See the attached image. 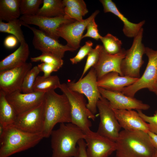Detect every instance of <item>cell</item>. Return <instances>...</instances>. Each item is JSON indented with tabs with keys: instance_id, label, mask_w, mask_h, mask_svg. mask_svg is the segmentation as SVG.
<instances>
[{
	"instance_id": "1",
	"label": "cell",
	"mask_w": 157,
	"mask_h": 157,
	"mask_svg": "<svg viewBox=\"0 0 157 157\" xmlns=\"http://www.w3.org/2000/svg\"><path fill=\"white\" fill-rule=\"evenodd\" d=\"M44 101V123L42 134L44 138H47L56 124L71 123V106L66 95L58 94L54 90L45 93Z\"/></svg>"
},
{
	"instance_id": "2",
	"label": "cell",
	"mask_w": 157,
	"mask_h": 157,
	"mask_svg": "<svg viewBox=\"0 0 157 157\" xmlns=\"http://www.w3.org/2000/svg\"><path fill=\"white\" fill-rule=\"evenodd\" d=\"M85 135L81 129L71 123L60 124L51 134V157H78L76 145Z\"/></svg>"
},
{
	"instance_id": "3",
	"label": "cell",
	"mask_w": 157,
	"mask_h": 157,
	"mask_svg": "<svg viewBox=\"0 0 157 157\" xmlns=\"http://www.w3.org/2000/svg\"><path fill=\"white\" fill-rule=\"evenodd\" d=\"M115 142L117 157H152L156 149L147 132L142 131L123 130Z\"/></svg>"
},
{
	"instance_id": "4",
	"label": "cell",
	"mask_w": 157,
	"mask_h": 157,
	"mask_svg": "<svg viewBox=\"0 0 157 157\" xmlns=\"http://www.w3.org/2000/svg\"><path fill=\"white\" fill-rule=\"evenodd\" d=\"M44 138L41 133H28L13 126L4 127L0 136V157H8L32 148Z\"/></svg>"
},
{
	"instance_id": "5",
	"label": "cell",
	"mask_w": 157,
	"mask_h": 157,
	"mask_svg": "<svg viewBox=\"0 0 157 157\" xmlns=\"http://www.w3.org/2000/svg\"><path fill=\"white\" fill-rule=\"evenodd\" d=\"M69 102L71 110V123L81 129L85 133L91 130L92 123L90 119L94 121V115L87 108L84 95L72 90L66 83L61 84L59 88Z\"/></svg>"
},
{
	"instance_id": "6",
	"label": "cell",
	"mask_w": 157,
	"mask_h": 157,
	"mask_svg": "<svg viewBox=\"0 0 157 157\" xmlns=\"http://www.w3.org/2000/svg\"><path fill=\"white\" fill-rule=\"evenodd\" d=\"M143 33L142 28L134 38L130 48L126 51L121 65L123 76L137 78L140 77V69L144 63L142 57L145 50L142 42Z\"/></svg>"
},
{
	"instance_id": "7",
	"label": "cell",
	"mask_w": 157,
	"mask_h": 157,
	"mask_svg": "<svg viewBox=\"0 0 157 157\" xmlns=\"http://www.w3.org/2000/svg\"><path fill=\"white\" fill-rule=\"evenodd\" d=\"M66 84L72 90L86 96L88 100L87 107L94 115L97 111V102L101 96L97 85V78L94 69L92 67L85 76L77 81H68Z\"/></svg>"
},
{
	"instance_id": "8",
	"label": "cell",
	"mask_w": 157,
	"mask_h": 157,
	"mask_svg": "<svg viewBox=\"0 0 157 157\" xmlns=\"http://www.w3.org/2000/svg\"><path fill=\"white\" fill-rule=\"evenodd\" d=\"M145 54L148 58L146 69L136 82L122 90L121 92L126 95L134 97L141 89L147 88L150 90L157 81V50L145 47Z\"/></svg>"
},
{
	"instance_id": "9",
	"label": "cell",
	"mask_w": 157,
	"mask_h": 157,
	"mask_svg": "<svg viewBox=\"0 0 157 157\" xmlns=\"http://www.w3.org/2000/svg\"><path fill=\"white\" fill-rule=\"evenodd\" d=\"M97 107L100 122L97 132L115 142L121 128L109 102L102 96L98 101Z\"/></svg>"
},
{
	"instance_id": "10",
	"label": "cell",
	"mask_w": 157,
	"mask_h": 157,
	"mask_svg": "<svg viewBox=\"0 0 157 157\" xmlns=\"http://www.w3.org/2000/svg\"><path fill=\"white\" fill-rule=\"evenodd\" d=\"M44 123V101L38 106L17 115L12 126L28 133L42 134Z\"/></svg>"
},
{
	"instance_id": "11",
	"label": "cell",
	"mask_w": 157,
	"mask_h": 157,
	"mask_svg": "<svg viewBox=\"0 0 157 157\" xmlns=\"http://www.w3.org/2000/svg\"><path fill=\"white\" fill-rule=\"evenodd\" d=\"M99 11L96 10L89 17L81 21L63 24L57 30L58 36L65 39L67 45L75 51L80 47L83 33L90 22L95 18Z\"/></svg>"
},
{
	"instance_id": "12",
	"label": "cell",
	"mask_w": 157,
	"mask_h": 157,
	"mask_svg": "<svg viewBox=\"0 0 157 157\" xmlns=\"http://www.w3.org/2000/svg\"><path fill=\"white\" fill-rule=\"evenodd\" d=\"M23 26L32 31L33 34V45L35 49L42 53H50L62 59L66 51H75L67 44L63 45L60 44L58 40L49 36L40 29L24 23Z\"/></svg>"
},
{
	"instance_id": "13",
	"label": "cell",
	"mask_w": 157,
	"mask_h": 157,
	"mask_svg": "<svg viewBox=\"0 0 157 157\" xmlns=\"http://www.w3.org/2000/svg\"><path fill=\"white\" fill-rule=\"evenodd\" d=\"M84 140L88 157H108L116 149L115 142L90 130Z\"/></svg>"
},
{
	"instance_id": "14",
	"label": "cell",
	"mask_w": 157,
	"mask_h": 157,
	"mask_svg": "<svg viewBox=\"0 0 157 157\" xmlns=\"http://www.w3.org/2000/svg\"><path fill=\"white\" fill-rule=\"evenodd\" d=\"M31 63L13 69L0 72V91L6 95L20 91L24 79L32 67Z\"/></svg>"
},
{
	"instance_id": "15",
	"label": "cell",
	"mask_w": 157,
	"mask_h": 157,
	"mask_svg": "<svg viewBox=\"0 0 157 157\" xmlns=\"http://www.w3.org/2000/svg\"><path fill=\"white\" fill-rule=\"evenodd\" d=\"M101 96L107 99L113 109L146 110L150 106L134 97L126 95L120 92L108 90L98 87Z\"/></svg>"
},
{
	"instance_id": "16",
	"label": "cell",
	"mask_w": 157,
	"mask_h": 157,
	"mask_svg": "<svg viewBox=\"0 0 157 157\" xmlns=\"http://www.w3.org/2000/svg\"><path fill=\"white\" fill-rule=\"evenodd\" d=\"M19 19L24 24L38 26L40 29L51 37L58 40L57 30L62 25L74 22L76 20L67 19L64 16L49 17L37 15H22Z\"/></svg>"
},
{
	"instance_id": "17",
	"label": "cell",
	"mask_w": 157,
	"mask_h": 157,
	"mask_svg": "<svg viewBox=\"0 0 157 157\" xmlns=\"http://www.w3.org/2000/svg\"><path fill=\"white\" fill-rule=\"evenodd\" d=\"M45 93L33 92L25 93L17 91L6 95V98L18 115L42 103L44 100Z\"/></svg>"
},
{
	"instance_id": "18",
	"label": "cell",
	"mask_w": 157,
	"mask_h": 157,
	"mask_svg": "<svg viewBox=\"0 0 157 157\" xmlns=\"http://www.w3.org/2000/svg\"><path fill=\"white\" fill-rule=\"evenodd\" d=\"M126 51L122 48L118 53L111 55L105 51L103 47L98 62L92 67L95 71L97 80L111 72H116L120 76H123L121 65L125 57Z\"/></svg>"
},
{
	"instance_id": "19",
	"label": "cell",
	"mask_w": 157,
	"mask_h": 157,
	"mask_svg": "<svg viewBox=\"0 0 157 157\" xmlns=\"http://www.w3.org/2000/svg\"><path fill=\"white\" fill-rule=\"evenodd\" d=\"M121 128L130 131H149L148 124L133 110L113 109Z\"/></svg>"
},
{
	"instance_id": "20",
	"label": "cell",
	"mask_w": 157,
	"mask_h": 157,
	"mask_svg": "<svg viewBox=\"0 0 157 157\" xmlns=\"http://www.w3.org/2000/svg\"><path fill=\"white\" fill-rule=\"evenodd\" d=\"M105 13L110 12L117 17L123 24V32L128 38H134L138 33L145 23L143 20L138 23L130 22L119 10L115 3L111 0H100Z\"/></svg>"
},
{
	"instance_id": "21",
	"label": "cell",
	"mask_w": 157,
	"mask_h": 157,
	"mask_svg": "<svg viewBox=\"0 0 157 157\" xmlns=\"http://www.w3.org/2000/svg\"><path fill=\"white\" fill-rule=\"evenodd\" d=\"M138 78L121 76L116 72L108 73L97 80L99 87L112 91L121 92L124 88L136 82Z\"/></svg>"
},
{
	"instance_id": "22",
	"label": "cell",
	"mask_w": 157,
	"mask_h": 157,
	"mask_svg": "<svg viewBox=\"0 0 157 157\" xmlns=\"http://www.w3.org/2000/svg\"><path fill=\"white\" fill-rule=\"evenodd\" d=\"M20 44L15 51L0 61V72L19 67L26 63L30 54L29 46L26 42Z\"/></svg>"
},
{
	"instance_id": "23",
	"label": "cell",
	"mask_w": 157,
	"mask_h": 157,
	"mask_svg": "<svg viewBox=\"0 0 157 157\" xmlns=\"http://www.w3.org/2000/svg\"><path fill=\"white\" fill-rule=\"evenodd\" d=\"M20 1L0 0V20L8 22L18 19L21 14L20 8Z\"/></svg>"
},
{
	"instance_id": "24",
	"label": "cell",
	"mask_w": 157,
	"mask_h": 157,
	"mask_svg": "<svg viewBox=\"0 0 157 157\" xmlns=\"http://www.w3.org/2000/svg\"><path fill=\"white\" fill-rule=\"evenodd\" d=\"M17 114L12 105L6 98V95L0 91V124L4 127L13 125Z\"/></svg>"
},
{
	"instance_id": "25",
	"label": "cell",
	"mask_w": 157,
	"mask_h": 157,
	"mask_svg": "<svg viewBox=\"0 0 157 157\" xmlns=\"http://www.w3.org/2000/svg\"><path fill=\"white\" fill-rule=\"evenodd\" d=\"M42 4L36 15L49 17L64 16L65 6L63 0H43Z\"/></svg>"
},
{
	"instance_id": "26",
	"label": "cell",
	"mask_w": 157,
	"mask_h": 157,
	"mask_svg": "<svg viewBox=\"0 0 157 157\" xmlns=\"http://www.w3.org/2000/svg\"><path fill=\"white\" fill-rule=\"evenodd\" d=\"M61 84L59 78L56 75H51L48 77L38 76L34 84L33 92L46 93L59 88Z\"/></svg>"
},
{
	"instance_id": "27",
	"label": "cell",
	"mask_w": 157,
	"mask_h": 157,
	"mask_svg": "<svg viewBox=\"0 0 157 157\" xmlns=\"http://www.w3.org/2000/svg\"><path fill=\"white\" fill-rule=\"evenodd\" d=\"M24 23L19 19L5 23L0 20V32L10 34L15 36L20 44L26 42L21 26Z\"/></svg>"
},
{
	"instance_id": "28",
	"label": "cell",
	"mask_w": 157,
	"mask_h": 157,
	"mask_svg": "<svg viewBox=\"0 0 157 157\" xmlns=\"http://www.w3.org/2000/svg\"><path fill=\"white\" fill-rule=\"evenodd\" d=\"M100 40L103 44L105 51L111 55H114L120 52L122 42L116 37L108 33L104 36H101Z\"/></svg>"
},
{
	"instance_id": "29",
	"label": "cell",
	"mask_w": 157,
	"mask_h": 157,
	"mask_svg": "<svg viewBox=\"0 0 157 157\" xmlns=\"http://www.w3.org/2000/svg\"><path fill=\"white\" fill-rule=\"evenodd\" d=\"M40 72L37 66L33 67L28 71L24 79L21 87L22 92L27 93L33 92L34 84Z\"/></svg>"
},
{
	"instance_id": "30",
	"label": "cell",
	"mask_w": 157,
	"mask_h": 157,
	"mask_svg": "<svg viewBox=\"0 0 157 157\" xmlns=\"http://www.w3.org/2000/svg\"><path fill=\"white\" fill-rule=\"evenodd\" d=\"M43 0H21V14L24 15H36Z\"/></svg>"
},
{
	"instance_id": "31",
	"label": "cell",
	"mask_w": 157,
	"mask_h": 157,
	"mask_svg": "<svg viewBox=\"0 0 157 157\" xmlns=\"http://www.w3.org/2000/svg\"><path fill=\"white\" fill-rule=\"evenodd\" d=\"M103 47V46L97 45L94 48H92L91 49L88 55L86 63L82 74L79 79L82 78L89 69L94 66L97 63Z\"/></svg>"
},
{
	"instance_id": "32",
	"label": "cell",
	"mask_w": 157,
	"mask_h": 157,
	"mask_svg": "<svg viewBox=\"0 0 157 157\" xmlns=\"http://www.w3.org/2000/svg\"><path fill=\"white\" fill-rule=\"evenodd\" d=\"M30 59L32 62L40 61L42 63L55 65L60 68L63 64V61L62 58L49 52H42L40 55L31 57Z\"/></svg>"
},
{
	"instance_id": "33",
	"label": "cell",
	"mask_w": 157,
	"mask_h": 157,
	"mask_svg": "<svg viewBox=\"0 0 157 157\" xmlns=\"http://www.w3.org/2000/svg\"><path fill=\"white\" fill-rule=\"evenodd\" d=\"M93 43L90 41H86L85 44L81 47L76 55L70 58V60L72 64H76L81 61L88 54L92 49Z\"/></svg>"
},
{
	"instance_id": "34",
	"label": "cell",
	"mask_w": 157,
	"mask_h": 157,
	"mask_svg": "<svg viewBox=\"0 0 157 157\" xmlns=\"http://www.w3.org/2000/svg\"><path fill=\"white\" fill-rule=\"evenodd\" d=\"M85 15L82 10L78 8L74 7H65L64 17L66 19L81 21L83 20V17Z\"/></svg>"
},
{
	"instance_id": "35",
	"label": "cell",
	"mask_w": 157,
	"mask_h": 157,
	"mask_svg": "<svg viewBox=\"0 0 157 157\" xmlns=\"http://www.w3.org/2000/svg\"><path fill=\"white\" fill-rule=\"evenodd\" d=\"M137 110L142 118L148 123L149 131L157 134V111L153 115L149 116L144 113L141 110Z\"/></svg>"
},
{
	"instance_id": "36",
	"label": "cell",
	"mask_w": 157,
	"mask_h": 157,
	"mask_svg": "<svg viewBox=\"0 0 157 157\" xmlns=\"http://www.w3.org/2000/svg\"><path fill=\"white\" fill-rule=\"evenodd\" d=\"M94 19H92L88 24L86 28L87 32L83 36L82 39L85 37H90L97 40H100L102 36L99 33L98 26Z\"/></svg>"
},
{
	"instance_id": "37",
	"label": "cell",
	"mask_w": 157,
	"mask_h": 157,
	"mask_svg": "<svg viewBox=\"0 0 157 157\" xmlns=\"http://www.w3.org/2000/svg\"><path fill=\"white\" fill-rule=\"evenodd\" d=\"M63 1L65 7H74L78 8L85 14L88 12L86 4L83 0H63Z\"/></svg>"
},
{
	"instance_id": "38",
	"label": "cell",
	"mask_w": 157,
	"mask_h": 157,
	"mask_svg": "<svg viewBox=\"0 0 157 157\" xmlns=\"http://www.w3.org/2000/svg\"><path fill=\"white\" fill-rule=\"evenodd\" d=\"M37 66L40 71L43 72V76L44 77L51 76L52 72H57L60 69L55 65L44 63L38 64Z\"/></svg>"
},
{
	"instance_id": "39",
	"label": "cell",
	"mask_w": 157,
	"mask_h": 157,
	"mask_svg": "<svg viewBox=\"0 0 157 157\" xmlns=\"http://www.w3.org/2000/svg\"><path fill=\"white\" fill-rule=\"evenodd\" d=\"M19 40L14 36L9 35L5 38L3 42V44L6 48L9 49H13L17 45Z\"/></svg>"
},
{
	"instance_id": "40",
	"label": "cell",
	"mask_w": 157,
	"mask_h": 157,
	"mask_svg": "<svg viewBox=\"0 0 157 157\" xmlns=\"http://www.w3.org/2000/svg\"><path fill=\"white\" fill-rule=\"evenodd\" d=\"M78 157H88L86 152V144L83 139H80L78 142Z\"/></svg>"
},
{
	"instance_id": "41",
	"label": "cell",
	"mask_w": 157,
	"mask_h": 157,
	"mask_svg": "<svg viewBox=\"0 0 157 157\" xmlns=\"http://www.w3.org/2000/svg\"><path fill=\"white\" fill-rule=\"evenodd\" d=\"M147 133L153 145L155 148L157 149V134L149 131Z\"/></svg>"
},
{
	"instance_id": "42",
	"label": "cell",
	"mask_w": 157,
	"mask_h": 157,
	"mask_svg": "<svg viewBox=\"0 0 157 157\" xmlns=\"http://www.w3.org/2000/svg\"><path fill=\"white\" fill-rule=\"evenodd\" d=\"M150 90L154 92L157 95V81Z\"/></svg>"
},
{
	"instance_id": "43",
	"label": "cell",
	"mask_w": 157,
	"mask_h": 157,
	"mask_svg": "<svg viewBox=\"0 0 157 157\" xmlns=\"http://www.w3.org/2000/svg\"><path fill=\"white\" fill-rule=\"evenodd\" d=\"M152 157H157V149L156 148L154 153Z\"/></svg>"
},
{
	"instance_id": "44",
	"label": "cell",
	"mask_w": 157,
	"mask_h": 157,
	"mask_svg": "<svg viewBox=\"0 0 157 157\" xmlns=\"http://www.w3.org/2000/svg\"><path fill=\"white\" fill-rule=\"evenodd\" d=\"M115 157H117V156H116Z\"/></svg>"
}]
</instances>
